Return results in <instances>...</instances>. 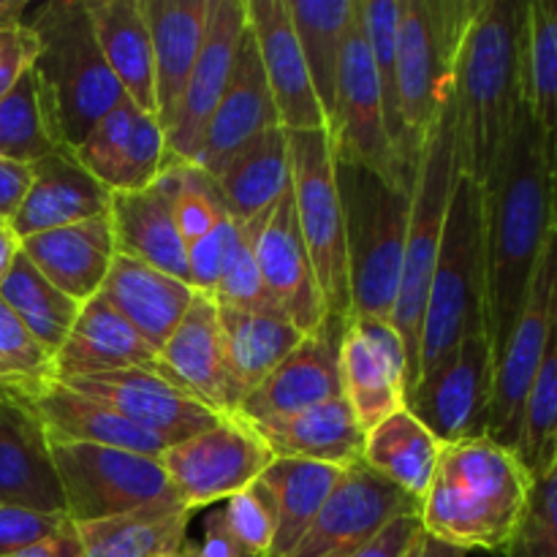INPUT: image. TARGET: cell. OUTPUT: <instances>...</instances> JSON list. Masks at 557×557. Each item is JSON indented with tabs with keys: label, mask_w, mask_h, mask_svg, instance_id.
Here are the masks:
<instances>
[{
	"label": "cell",
	"mask_w": 557,
	"mask_h": 557,
	"mask_svg": "<svg viewBox=\"0 0 557 557\" xmlns=\"http://www.w3.org/2000/svg\"><path fill=\"white\" fill-rule=\"evenodd\" d=\"M484 194V261H487V332L495 357L504 348L549 234L557 226L555 177L547 145L522 103L515 131Z\"/></svg>",
	"instance_id": "obj_1"
},
{
	"label": "cell",
	"mask_w": 557,
	"mask_h": 557,
	"mask_svg": "<svg viewBox=\"0 0 557 557\" xmlns=\"http://www.w3.org/2000/svg\"><path fill=\"white\" fill-rule=\"evenodd\" d=\"M520 0H482L462 38L451 76L460 172L484 188L493 177L522 103Z\"/></svg>",
	"instance_id": "obj_2"
},
{
	"label": "cell",
	"mask_w": 557,
	"mask_h": 557,
	"mask_svg": "<svg viewBox=\"0 0 557 557\" xmlns=\"http://www.w3.org/2000/svg\"><path fill=\"white\" fill-rule=\"evenodd\" d=\"M533 476L515 449L487 435L446 444L419 506L422 531L471 553L509 549L531 498Z\"/></svg>",
	"instance_id": "obj_3"
},
{
	"label": "cell",
	"mask_w": 557,
	"mask_h": 557,
	"mask_svg": "<svg viewBox=\"0 0 557 557\" xmlns=\"http://www.w3.org/2000/svg\"><path fill=\"white\" fill-rule=\"evenodd\" d=\"M38 41L33 71L60 147L74 152L92 125L128 103L96 41L85 0H49L25 16Z\"/></svg>",
	"instance_id": "obj_4"
},
{
	"label": "cell",
	"mask_w": 557,
	"mask_h": 557,
	"mask_svg": "<svg viewBox=\"0 0 557 557\" xmlns=\"http://www.w3.org/2000/svg\"><path fill=\"white\" fill-rule=\"evenodd\" d=\"M482 185L460 174L446 212L419 335V381L428 379L471 332L487 326ZM417 381V384H419ZM417 389V386H413Z\"/></svg>",
	"instance_id": "obj_5"
},
{
	"label": "cell",
	"mask_w": 557,
	"mask_h": 557,
	"mask_svg": "<svg viewBox=\"0 0 557 557\" xmlns=\"http://www.w3.org/2000/svg\"><path fill=\"white\" fill-rule=\"evenodd\" d=\"M337 188L346 221L351 315L392 324L406 256L411 190L354 163H337Z\"/></svg>",
	"instance_id": "obj_6"
},
{
	"label": "cell",
	"mask_w": 557,
	"mask_h": 557,
	"mask_svg": "<svg viewBox=\"0 0 557 557\" xmlns=\"http://www.w3.org/2000/svg\"><path fill=\"white\" fill-rule=\"evenodd\" d=\"M482 0H403L397 38V103L403 161L417 172L435 120L451 98L457 54Z\"/></svg>",
	"instance_id": "obj_7"
},
{
	"label": "cell",
	"mask_w": 557,
	"mask_h": 557,
	"mask_svg": "<svg viewBox=\"0 0 557 557\" xmlns=\"http://www.w3.org/2000/svg\"><path fill=\"white\" fill-rule=\"evenodd\" d=\"M460 145H457V125L451 98L435 120L433 131L419 156L411 185V218H408L406 256H403V277L397 292L392 326L400 335L408 359V395L419 381V335H422V315L428 305L430 281H433L435 259L444 237L446 212L451 194L460 177Z\"/></svg>",
	"instance_id": "obj_8"
},
{
	"label": "cell",
	"mask_w": 557,
	"mask_h": 557,
	"mask_svg": "<svg viewBox=\"0 0 557 557\" xmlns=\"http://www.w3.org/2000/svg\"><path fill=\"white\" fill-rule=\"evenodd\" d=\"M288 150H292L294 210H297L305 248L313 261L326 315L346 324L351 319V288H348L346 221H343L332 136L326 128L288 134Z\"/></svg>",
	"instance_id": "obj_9"
},
{
	"label": "cell",
	"mask_w": 557,
	"mask_h": 557,
	"mask_svg": "<svg viewBox=\"0 0 557 557\" xmlns=\"http://www.w3.org/2000/svg\"><path fill=\"white\" fill-rule=\"evenodd\" d=\"M65 517L74 525L180 506L161 457L90 444H52ZM185 509V506H183Z\"/></svg>",
	"instance_id": "obj_10"
},
{
	"label": "cell",
	"mask_w": 557,
	"mask_h": 557,
	"mask_svg": "<svg viewBox=\"0 0 557 557\" xmlns=\"http://www.w3.org/2000/svg\"><path fill=\"white\" fill-rule=\"evenodd\" d=\"M557 315V226L549 234L539 270L533 275L520 315L495 357L493 403H490L487 438L506 449H517L528 392L539 373Z\"/></svg>",
	"instance_id": "obj_11"
},
{
	"label": "cell",
	"mask_w": 557,
	"mask_h": 557,
	"mask_svg": "<svg viewBox=\"0 0 557 557\" xmlns=\"http://www.w3.org/2000/svg\"><path fill=\"white\" fill-rule=\"evenodd\" d=\"M272 460L270 446L237 417H223L215 428L169 446L161 455L174 498L188 511L248 490Z\"/></svg>",
	"instance_id": "obj_12"
},
{
	"label": "cell",
	"mask_w": 557,
	"mask_h": 557,
	"mask_svg": "<svg viewBox=\"0 0 557 557\" xmlns=\"http://www.w3.org/2000/svg\"><path fill=\"white\" fill-rule=\"evenodd\" d=\"M326 131L332 136L337 163L370 169L389 183L411 190L413 180L403 169L389 131H386L384 98H381L379 76H375L368 38H364L359 0L346 41V54H343L341 79H337L335 114Z\"/></svg>",
	"instance_id": "obj_13"
},
{
	"label": "cell",
	"mask_w": 557,
	"mask_h": 557,
	"mask_svg": "<svg viewBox=\"0 0 557 557\" xmlns=\"http://www.w3.org/2000/svg\"><path fill=\"white\" fill-rule=\"evenodd\" d=\"M495 384V351L487 326L471 332L428 379L408 395V411L441 444L487 435Z\"/></svg>",
	"instance_id": "obj_14"
},
{
	"label": "cell",
	"mask_w": 557,
	"mask_h": 557,
	"mask_svg": "<svg viewBox=\"0 0 557 557\" xmlns=\"http://www.w3.org/2000/svg\"><path fill=\"white\" fill-rule=\"evenodd\" d=\"M411 515H419V504H413L403 490H397L395 484L359 462L341 473L321 511L315 515L313 525L299 539L288 557L354 553L373 536H379L389 522Z\"/></svg>",
	"instance_id": "obj_15"
},
{
	"label": "cell",
	"mask_w": 557,
	"mask_h": 557,
	"mask_svg": "<svg viewBox=\"0 0 557 557\" xmlns=\"http://www.w3.org/2000/svg\"><path fill=\"white\" fill-rule=\"evenodd\" d=\"M341 389L362 430L408 408V359L389 321L351 315L341 335Z\"/></svg>",
	"instance_id": "obj_16"
},
{
	"label": "cell",
	"mask_w": 557,
	"mask_h": 557,
	"mask_svg": "<svg viewBox=\"0 0 557 557\" xmlns=\"http://www.w3.org/2000/svg\"><path fill=\"white\" fill-rule=\"evenodd\" d=\"M63 384L109 406L134 428L166 444V449L215 428L223 419L221 413L172 384L166 375H161V370H123L71 379Z\"/></svg>",
	"instance_id": "obj_17"
},
{
	"label": "cell",
	"mask_w": 557,
	"mask_h": 557,
	"mask_svg": "<svg viewBox=\"0 0 557 557\" xmlns=\"http://www.w3.org/2000/svg\"><path fill=\"white\" fill-rule=\"evenodd\" d=\"M245 30H248V0H212L201 52L166 128L169 161L194 163L207 123L228 85Z\"/></svg>",
	"instance_id": "obj_18"
},
{
	"label": "cell",
	"mask_w": 557,
	"mask_h": 557,
	"mask_svg": "<svg viewBox=\"0 0 557 557\" xmlns=\"http://www.w3.org/2000/svg\"><path fill=\"white\" fill-rule=\"evenodd\" d=\"M256 259L275 308L292 319L302 335H315L330 315L299 232L292 190L261 221L256 234Z\"/></svg>",
	"instance_id": "obj_19"
},
{
	"label": "cell",
	"mask_w": 557,
	"mask_h": 557,
	"mask_svg": "<svg viewBox=\"0 0 557 557\" xmlns=\"http://www.w3.org/2000/svg\"><path fill=\"white\" fill-rule=\"evenodd\" d=\"M343 326V321L330 319L315 335L305 337L250 395L243 397L234 417L245 424H259L341 397L337 351Z\"/></svg>",
	"instance_id": "obj_20"
},
{
	"label": "cell",
	"mask_w": 557,
	"mask_h": 557,
	"mask_svg": "<svg viewBox=\"0 0 557 557\" xmlns=\"http://www.w3.org/2000/svg\"><path fill=\"white\" fill-rule=\"evenodd\" d=\"M270 128H281V120H277L275 101H272L270 85H267L259 47H256V38L248 27L243 44H239L226 90H223L221 101H218L215 112L207 123L190 166H196L212 180L226 166L234 152H239L248 141H253L256 136Z\"/></svg>",
	"instance_id": "obj_21"
},
{
	"label": "cell",
	"mask_w": 557,
	"mask_h": 557,
	"mask_svg": "<svg viewBox=\"0 0 557 557\" xmlns=\"http://www.w3.org/2000/svg\"><path fill=\"white\" fill-rule=\"evenodd\" d=\"M248 27L259 47L281 128L288 134L326 128V117L294 33L288 0H248Z\"/></svg>",
	"instance_id": "obj_22"
},
{
	"label": "cell",
	"mask_w": 557,
	"mask_h": 557,
	"mask_svg": "<svg viewBox=\"0 0 557 557\" xmlns=\"http://www.w3.org/2000/svg\"><path fill=\"white\" fill-rule=\"evenodd\" d=\"M158 370L221 417L237 413V395L228 381L215 299L196 294L188 313L158 351Z\"/></svg>",
	"instance_id": "obj_23"
},
{
	"label": "cell",
	"mask_w": 557,
	"mask_h": 557,
	"mask_svg": "<svg viewBox=\"0 0 557 557\" xmlns=\"http://www.w3.org/2000/svg\"><path fill=\"white\" fill-rule=\"evenodd\" d=\"M109 201H112V190L98 183L74 152L58 147L47 158L33 163L30 188L9 226L16 237L25 239L33 234L107 215Z\"/></svg>",
	"instance_id": "obj_24"
},
{
	"label": "cell",
	"mask_w": 557,
	"mask_h": 557,
	"mask_svg": "<svg viewBox=\"0 0 557 557\" xmlns=\"http://www.w3.org/2000/svg\"><path fill=\"white\" fill-rule=\"evenodd\" d=\"M0 504L65 515L52 444L30 408L0 400Z\"/></svg>",
	"instance_id": "obj_25"
},
{
	"label": "cell",
	"mask_w": 557,
	"mask_h": 557,
	"mask_svg": "<svg viewBox=\"0 0 557 557\" xmlns=\"http://www.w3.org/2000/svg\"><path fill=\"white\" fill-rule=\"evenodd\" d=\"M109 223H112L117 256L141 261L188 283V259H185V243L174 223L172 183L166 172L141 190L112 194Z\"/></svg>",
	"instance_id": "obj_26"
},
{
	"label": "cell",
	"mask_w": 557,
	"mask_h": 557,
	"mask_svg": "<svg viewBox=\"0 0 557 557\" xmlns=\"http://www.w3.org/2000/svg\"><path fill=\"white\" fill-rule=\"evenodd\" d=\"M20 243L25 259L54 288H60L65 297L79 305L101 292L114 256H117L109 212L90 218V221L52 228V232L33 234Z\"/></svg>",
	"instance_id": "obj_27"
},
{
	"label": "cell",
	"mask_w": 557,
	"mask_h": 557,
	"mask_svg": "<svg viewBox=\"0 0 557 557\" xmlns=\"http://www.w3.org/2000/svg\"><path fill=\"white\" fill-rule=\"evenodd\" d=\"M123 370H158V351L96 294L82 305L69 337L54 354V379L71 381Z\"/></svg>",
	"instance_id": "obj_28"
},
{
	"label": "cell",
	"mask_w": 557,
	"mask_h": 557,
	"mask_svg": "<svg viewBox=\"0 0 557 557\" xmlns=\"http://www.w3.org/2000/svg\"><path fill=\"white\" fill-rule=\"evenodd\" d=\"M250 428L275 457L321 462L341 471L362 462L368 435L343 395Z\"/></svg>",
	"instance_id": "obj_29"
},
{
	"label": "cell",
	"mask_w": 557,
	"mask_h": 557,
	"mask_svg": "<svg viewBox=\"0 0 557 557\" xmlns=\"http://www.w3.org/2000/svg\"><path fill=\"white\" fill-rule=\"evenodd\" d=\"M25 408H30L33 417L41 422L49 444L112 446V449H128L152 457H161L166 451V444L58 379L38 389L25 403Z\"/></svg>",
	"instance_id": "obj_30"
},
{
	"label": "cell",
	"mask_w": 557,
	"mask_h": 557,
	"mask_svg": "<svg viewBox=\"0 0 557 557\" xmlns=\"http://www.w3.org/2000/svg\"><path fill=\"white\" fill-rule=\"evenodd\" d=\"M98 297L114 313L123 315L139 332L141 341L150 343V348L161 351L188 313L196 292L185 281H177L156 267L114 256Z\"/></svg>",
	"instance_id": "obj_31"
},
{
	"label": "cell",
	"mask_w": 557,
	"mask_h": 557,
	"mask_svg": "<svg viewBox=\"0 0 557 557\" xmlns=\"http://www.w3.org/2000/svg\"><path fill=\"white\" fill-rule=\"evenodd\" d=\"M212 0H145L156 69V117L172 123L205 41Z\"/></svg>",
	"instance_id": "obj_32"
},
{
	"label": "cell",
	"mask_w": 557,
	"mask_h": 557,
	"mask_svg": "<svg viewBox=\"0 0 557 557\" xmlns=\"http://www.w3.org/2000/svg\"><path fill=\"white\" fill-rule=\"evenodd\" d=\"M223 210L234 223L267 215L292 190V150L288 131L270 128L234 152L212 177Z\"/></svg>",
	"instance_id": "obj_33"
},
{
	"label": "cell",
	"mask_w": 557,
	"mask_h": 557,
	"mask_svg": "<svg viewBox=\"0 0 557 557\" xmlns=\"http://www.w3.org/2000/svg\"><path fill=\"white\" fill-rule=\"evenodd\" d=\"M96 41L117 85L141 112L156 114V69L145 0H85Z\"/></svg>",
	"instance_id": "obj_34"
},
{
	"label": "cell",
	"mask_w": 557,
	"mask_h": 557,
	"mask_svg": "<svg viewBox=\"0 0 557 557\" xmlns=\"http://www.w3.org/2000/svg\"><path fill=\"white\" fill-rule=\"evenodd\" d=\"M218 319L237 406L308 337L277 310H232L218 305Z\"/></svg>",
	"instance_id": "obj_35"
},
{
	"label": "cell",
	"mask_w": 557,
	"mask_h": 557,
	"mask_svg": "<svg viewBox=\"0 0 557 557\" xmlns=\"http://www.w3.org/2000/svg\"><path fill=\"white\" fill-rule=\"evenodd\" d=\"M441 444L424 422H419L408 408L392 413L364 435L362 462L389 484L422 506L430 482L438 468Z\"/></svg>",
	"instance_id": "obj_36"
},
{
	"label": "cell",
	"mask_w": 557,
	"mask_h": 557,
	"mask_svg": "<svg viewBox=\"0 0 557 557\" xmlns=\"http://www.w3.org/2000/svg\"><path fill=\"white\" fill-rule=\"evenodd\" d=\"M288 14L330 128L343 54L357 16V0H288Z\"/></svg>",
	"instance_id": "obj_37"
},
{
	"label": "cell",
	"mask_w": 557,
	"mask_h": 557,
	"mask_svg": "<svg viewBox=\"0 0 557 557\" xmlns=\"http://www.w3.org/2000/svg\"><path fill=\"white\" fill-rule=\"evenodd\" d=\"M190 515L194 511L183 506H161L71 525L79 557H156L183 549L188 542Z\"/></svg>",
	"instance_id": "obj_38"
},
{
	"label": "cell",
	"mask_w": 557,
	"mask_h": 557,
	"mask_svg": "<svg viewBox=\"0 0 557 557\" xmlns=\"http://www.w3.org/2000/svg\"><path fill=\"white\" fill-rule=\"evenodd\" d=\"M341 473V468L288 460V457H275L267 466V471L259 476V484L270 495L277 517L275 544H272L270 557H288V553L297 547L299 539L313 525L315 515L321 511Z\"/></svg>",
	"instance_id": "obj_39"
},
{
	"label": "cell",
	"mask_w": 557,
	"mask_h": 557,
	"mask_svg": "<svg viewBox=\"0 0 557 557\" xmlns=\"http://www.w3.org/2000/svg\"><path fill=\"white\" fill-rule=\"evenodd\" d=\"M522 98L557 163V0H528L522 33Z\"/></svg>",
	"instance_id": "obj_40"
},
{
	"label": "cell",
	"mask_w": 557,
	"mask_h": 557,
	"mask_svg": "<svg viewBox=\"0 0 557 557\" xmlns=\"http://www.w3.org/2000/svg\"><path fill=\"white\" fill-rule=\"evenodd\" d=\"M0 299L9 305L11 313L25 324V330L47 348L49 354H58L60 346L69 337L71 326H74L76 315H79V302L65 297L60 288H54L30 261L25 253L16 256L14 267L0 283Z\"/></svg>",
	"instance_id": "obj_41"
},
{
	"label": "cell",
	"mask_w": 557,
	"mask_h": 557,
	"mask_svg": "<svg viewBox=\"0 0 557 557\" xmlns=\"http://www.w3.org/2000/svg\"><path fill=\"white\" fill-rule=\"evenodd\" d=\"M58 147L41 85L30 69L9 96L0 98V158L33 166Z\"/></svg>",
	"instance_id": "obj_42"
},
{
	"label": "cell",
	"mask_w": 557,
	"mask_h": 557,
	"mask_svg": "<svg viewBox=\"0 0 557 557\" xmlns=\"http://www.w3.org/2000/svg\"><path fill=\"white\" fill-rule=\"evenodd\" d=\"M515 451L533 479L544 476L557 462V315L547 351L528 392Z\"/></svg>",
	"instance_id": "obj_43"
},
{
	"label": "cell",
	"mask_w": 557,
	"mask_h": 557,
	"mask_svg": "<svg viewBox=\"0 0 557 557\" xmlns=\"http://www.w3.org/2000/svg\"><path fill=\"white\" fill-rule=\"evenodd\" d=\"M359 14H362L364 38H368L370 58H373L375 76H379L381 85V98H384L386 131H389L397 158L406 169V161H403L400 103H397V38H400L403 0H359ZM406 174L411 177L408 169Z\"/></svg>",
	"instance_id": "obj_44"
},
{
	"label": "cell",
	"mask_w": 557,
	"mask_h": 557,
	"mask_svg": "<svg viewBox=\"0 0 557 557\" xmlns=\"http://www.w3.org/2000/svg\"><path fill=\"white\" fill-rule=\"evenodd\" d=\"M54 381V357L0 299V400L25 406Z\"/></svg>",
	"instance_id": "obj_45"
},
{
	"label": "cell",
	"mask_w": 557,
	"mask_h": 557,
	"mask_svg": "<svg viewBox=\"0 0 557 557\" xmlns=\"http://www.w3.org/2000/svg\"><path fill=\"white\" fill-rule=\"evenodd\" d=\"M261 221H264V215L248 223H237V232H234L232 245H228L221 281H218L215 294H212L215 305H221V308L277 310L270 292H267L264 277H261L259 259H256V234H259Z\"/></svg>",
	"instance_id": "obj_46"
},
{
	"label": "cell",
	"mask_w": 557,
	"mask_h": 557,
	"mask_svg": "<svg viewBox=\"0 0 557 557\" xmlns=\"http://www.w3.org/2000/svg\"><path fill=\"white\" fill-rule=\"evenodd\" d=\"M163 172L169 174V183H172L174 223H177V232L183 237L185 250H188L190 245L207 237L212 228L221 226L228 218V212L223 210L212 180L196 166L166 161Z\"/></svg>",
	"instance_id": "obj_47"
},
{
	"label": "cell",
	"mask_w": 557,
	"mask_h": 557,
	"mask_svg": "<svg viewBox=\"0 0 557 557\" xmlns=\"http://www.w3.org/2000/svg\"><path fill=\"white\" fill-rule=\"evenodd\" d=\"M141 109H136L134 103H123V107L112 109L107 117L98 120L90 128V134L82 139V145L76 147L74 156L79 158L82 166L98 180V183L107 185L109 190H114V180H117L120 163H123L125 145L131 139V131H134L136 114Z\"/></svg>",
	"instance_id": "obj_48"
},
{
	"label": "cell",
	"mask_w": 557,
	"mask_h": 557,
	"mask_svg": "<svg viewBox=\"0 0 557 557\" xmlns=\"http://www.w3.org/2000/svg\"><path fill=\"white\" fill-rule=\"evenodd\" d=\"M504 557H557V462L533 479L528 509Z\"/></svg>",
	"instance_id": "obj_49"
},
{
	"label": "cell",
	"mask_w": 557,
	"mask_h": 557,
	"mask_svg": "<svg viewBox=\"0 0 557 557\" xmlns=\"http://www.w3.org/2000/svg\"><path fill=\"white\" fill-rule=\"evenodd\" d=\"M169 161L166 152V131L158 123L152 112L136 114L134 131L125 145L123 163H120L117 180H114V190H141L147 185L156 183L163 174Z\"/></svg>",
	"instance_id": "obj_50"
},
{
	"label": "cell",
	"mask_w": 557,
	"mask_h": 557,
	"mask_svg": "<svg viewBox=\"0 0 557 557\" xmlns=\"http://www.w3.org/2000/svg\"><path fill=\"white\" fill-rule=\"evenodd\" d=\"M221 515L226 520L228 531L237 536V542L248 549L250 557H270L275 544V506L270 495L259 482L250 484L243 493L223 500Z\"/></svg>",
	"instance_id": "obj_51"
},
{
	"label": "cell",
	"mask_w": 557,
	"mask_h": 557,
	"mask_svg": "<svg viewBox=\"0 0 557 557\" xmlns=\"http://www.w3.org/2000/svg\"><path fill=\"white\" fill-rule=\"evenodd\" d=\"M65 525H69L65 515H44V511L0 504V557L36 547L63 531Z\"/></svg>",
	"instance_id": "obj_52"
},
{
	"label": "cell",
	"mask_w": 557,
	"mask_h": 557,
	"mask_svg": "<svg viewBox=\"0 0 557 557\" xmlns=\"http://www.w3.org/2000/svg\"><path fill=\"white\" fill-rule=\"evenodd\" d=\"M234 232H237V223L232 218H226L221 226L212 228L207 237H201L199 243H194L185 250V259H188V283L196 294H205V297L215 294Z\"/></svg>",
	"instance_id": "obj_53"
},
{
	"label": "cell",
	"mask_w": 557,
	"mask_h": 557,
	"mask_svg": "<svg viewBox=\"0 0 557 557\" xmlns=\"http://www.w3.org/2000/svg\"><path fill=\"white\" fill-rule=\"evenodd\" d=\"M38 41L27 25L0 27V98L14 90L16 82L33 69Z\"/></svg>",
	"instance_id": "obj_54"
},
{
	"label": "cell",
	"mask_w": 557,
	"mask_h": 557,
	"mask_svg": "<svg viewBox=\"0 0 557 557\" xmlns=\"http://www.w3.org/2000/svg\"><path fill=\"white\" fill-rule=\"evenodd\" d=\"M180 553H183V557H250L248 549L228 531L221 509L207 517L199 542H185Z\"/></svg>",
	"instance_id": "obj_55"
},
{
	"label": "cell",
	"mask_w": 557,
	"mask_h": 557,
	"mask_svg": "<svg viewBox=\"0 0 557 557\" xmlns=\"http://www.w3.org/2000/svg\"><path fill=\"white\" fill-rule=\"evenodd\" d=\"M422 531V520L419 515L400 517V520L389 522L379 536L370 539L368 544L354 549L348 557H403L408 553V547L413 544V539Z\"/></svg>",
	"instance_id": "obj_56"
},
{
	"label": "cell",
	"mask_w": 557,
	"mask_h": 557,
	"mask_svg": "<svg viewBox=\"0 0 557 557\" xmlns=\"http://www.w3.org/2000/svg\"><path fill=\"white\" fill-rule=\"evenodd\" d=\"M33 166L0 158V221L9 223L30 188Z\"/></svg>",
	"instance_id": "obj_57"
},
{
	"label": "cell",
	"mask_w": 557,
	"mask_h": 557,
	"mask_svg": "<svg viewBox=\"0 0 557 557\" xmlns=\"http://www.w3.org/2000/svg\"><path fill=\"white\" fill-rule=\"evenodd\" d=\"M5 557H79L74 525L69 522L63 531L54 533V536L47 539V542L36 544V547H30V549H22V553H16V555H5Z\"/></svg>",
	"instance_id": "obj_58"
},
{
	"label": "cell",
	"mask_w": 557,
	"mask_h": 557,
	"mask_svg": "<svg viewBox=\"0 0 557 557\" xmlns=\"http://www.w3.org/2000/svg\"><path fill=\"white\" fill-rule=\"evenodd\" d=\"M468 553H462V549L457 547H449V544L438 542V539H433L430 533L419 531V536L413 539V544L408 547V553L403 557H466Z\"/></svg>",
	"instance_id": "obj_59"
},
{
	"label": "cell",
	"mask_w": 557,
	"mask_h": 557,
	"mask_svg": "<svg viewBox=\"0 0 557 557\" xmlns=\"http://www.w3.org/2000/svg\"><path fill=\"white\" fill-rule=\"evenodd\" d=\"M20 237H16L14 232H11L9 223H3L0 226V283L5 281V275L11 272V267H14L16 256H20Z\"/></svg>",
	"instance_id": "obj_60"
},
{
	"label": "cell",
	"mask_w": 557,
	"mask_h": 557,
	"mask_svg": "<svg viewBox=\"0 0 557 557\" xmlns=\"http://www.w3.org/2000/svg\"><path fill=\"white\" fill-rule=\"evenodd\" d=\"M156 557H183V553L177 549V553H163V555H156Z\"/></svg>",
	"instance_id": "obj_61"
},
{
	"label": "cell",
	"mask_w": 557,
	"mask_h": 557,
	"mask_svg": "<svg viewBox=\"0 0 557 557\" xmlns=\"http://www.w3.org/2000/svg\"><path fill=\"white\" fill-rule=\"evenodd\" d=\"M351 553H337V555H326V557H348Z\"/></svg>",
	"instance_id": "obj_62"
},
{
	"label": "cell",
	"mask_w": 557,
	"mask_h": 557,
	"mask_svg": "<svg viewBox=\"0 0 557 557\" xmlns=\"http://www.w3.org/2000/svg\"><path fill=\"white\" fill-rule=\"evenodd\" d=\"M555 196H557V163H555Z\"/></svg>",
	"instance_id": "obj_63"
},
{
	"label": "cell",
	"mask_w": 557,
	"mask_h": 557,
	"mask_svg": "<svg viewBox=\"0 0 557 557\" xmlns=\"http://www.w3.org/2000/svg\"><path fill=\"white\" fill-rule=\"evenodd\" d=\"M0 226H3V221H0Z\"/></svg>",
	"instance_id": "obj_64"
}]
</instances>
